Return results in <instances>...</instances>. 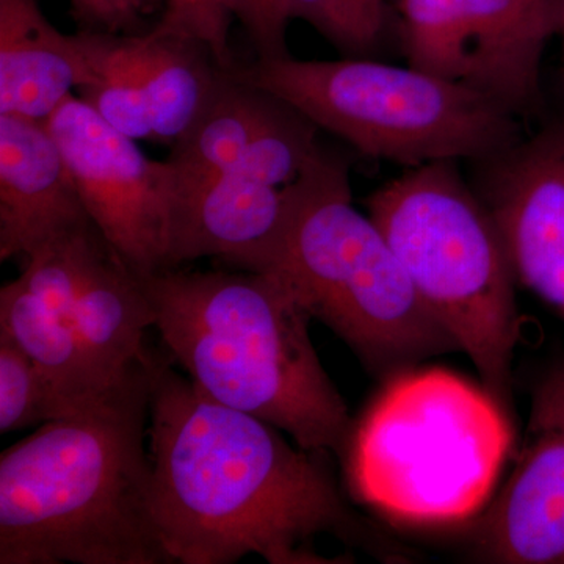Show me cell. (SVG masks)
<instances>
[{"label":"cell","mask_w":564,"mask_h":564,"mask_svg":"<svg viewBox=\"0 0 564 564\" xmlns=\"http://www.w3.org/2000/svg\"><path fill=\"white\" fill-rule=\"evenodd\" d=\"M281 430L215 402L152 351L151 508L170 563H334L314 551L333 534L359 540L328 456Z\"/></svg>","instance_id":"6da1fadb"},{"label":"cell","mask_w":564,"mask_h":564,"mask_svg":"<svg viewBox=\"0 0 564 564\" xmlns=\"http://www.w3.org/2000/svg\"><path fill=\"white\" fill-rule=\"evenodd\" d=\"M152 350L0 455V564H163L151 508Z\"/></svg>","instance_id":"7a4b0ae2"},{"label":"cell","mask_w":564,"mask_h":564,"mask_svg":"<svg viewBox=\"0 0 564 564\" xmlns=\"http://www.w3.org/2000/svg\"><path fill=\"white\" fill-rule=\"evenodd\" d=\"M173 361L215 402L272 423L293 443L343 458L352 421L323 369L311 317L269 273L141 276Z\"/></svg>","instance_id":"3957f363"},{"label":"cell","mask_w":564,"mask_h":564,"mask_svg":"<svg viewBox=\"0 0 564 564\" xmlns=\"http://www.w3.org/2000/svg\"><path fill=\"white\" fill-rule=\"evenodd\" d=\"M258 273L281 281L381 380L459 350L423 306L380 226L352 206L347 166L333 155L293 184L291 217Z\"/></svg>","instance_id":"277c9868"},{"label":"cell","mask_w":564,"mask_h":564,"mask_svg":"<svg viewBox=\"0 0 564 564\" xmlns=\"http://www.w3.org/2000/svg\"><path fill=\"white\" fill-rule=\"evenodd\" d=\"M386 383L340 458L352 496L408 524L480 514L513 443L510 415L447 370H408Z\"/></svg>","instance_id":"5b68a950"},{"label":"cell","mask_w":564,"mask_h":564,"mask_svg":"<svg viewBox=\"0 0 564 564\" xmlns=\"http://www.w3.org/2000/svg\"><path fill=\"white\" fill-rule=\"evenodd\" d=\"M415 293L466 352L484 389L513 413V359L521 339L516 278L480 193L456 162L406 169L367 199Z\"/></svg>","instance_id":"8992f818"},{"label":"cell","mask_w":564,"mask_h":564,"mask_svg":"<svg viewBox=\"0 0 564 564\" xmlns=\"http://www.w3.org/2000/svg\"><path fill=\"white\" fill-rule=\"evenodd\" d=\"M229 73L272 93L367 158L406 169L463 159L486 162L522 140L513 111L410 63L285 55L258 58Z\"/></svg>","instance_id":"52a82bcc"},{"label":"cell","mask_w":564,"mask_h":564,"mask_svg":"<svg viewBox=\"0 0 564 564\" xmlns=\"http://www.w3.org/2000/svg\"><path fill=\"white\" fill-rule=\"evenodd\" d=\"M562 0H399L408 63L514 115L540 106L541 61Z\"/></svg>","instance_id":"ba28073f"},{"label":"cell","mask_w":564,"mask_h":564,"mask_svg":"<svg viewBox=\"0 0 564 564\" xmlns=\"http://www.w3.org/2000/svg\"><path fill=\"white\" fill-rule=\"evenodd\" d=\"M91 221L140 274L166 270L170 220L180 188L172 162L148 159L135 140L69 95L46 120Z\"/></svg>","instance_id":"9c48e42d"},{"label":"cell","mask_w":564,"mask_h":564,"mask_svg":"<svg viewBox=\"0 0 564 564\" xmlns=\"http://www.w3.org/2000/svg\"><path fill=\"white\" fill-rule=\"evenodd\" d=\"M474 533L485 562L564 564V358L534 386L513 473Z\"/></svg>","instance_id":"30bf717a"},{"label":"cell","mask_w":564,"mask_h":564,"mask_svg":"<svg viewBox=\"0 0 564 564\" xmlns=\"http://www.w3.org/2000/svg\"><path fill=\"white\" fill-rule=\"evenodd\" d=\"M485 166L491 212L516 282L564 322V126L519 141Z\"/></svg>","instance_id":"8fae6325"},{"label":"cell","mask_w":564,"mask_h":564,"mask_svg":"<svg viewBox=\"0 0 564 564\" xmlns=\"http://www.w3.org/2000/svg\"><path fill=\"white\" fill-rule=\"evenodd\" d=\"M293 184L280 188L234 173L181 182L170 220L166 270L214 258L261 272L280 242Z\"/></svg>","instance_id":"7c38bea8"},{"label":"cell","mask_w":564,"mask_h":564,"mask_svg":"<svg viewBox=\"0 0 564 564\" xmlns=\"http://www.w3.org/2000/svg\"><path fill=\"white\" fill-rule=\"evenodd\" d=\"M91 223L46 121L0 113V261H28Z\"/></svg>","instance_id":"4fadbf2b"},{"label":"cell","mask_w":564,"mask_h":564,"mask_svg":"<svg viewBox=\"0 0 564 564\" xmlns=\"http://www.w3.org/2000/svg\"><path fill=\"white\" fill-rule=\"evenodd\" d=\"M152 326L154 313L140 274L98 231L74 303L73 328L104 389L118 383L148 355L144 337Z\"/></svg>","instance_id":"5bb4252c"},{"label":"cell","mask_w":564,"mask_h":564,"mask_svg":"<svg viewBox=\"0 0 564 564\" xmlns=\"http://www.w3.org/2000/svg\"><path fill=\"white\" fill-rule=\"evenodd\" d=\"M87 82L77 33L57 31L36 0H0V113L46 121Z\"/></svg>","instance_id":"9a60e30c"},{"label":"cell","mask_w":564,"mask_h":564,"mask_svg":"<svg viewBox=\"0 0 564 564\" xmlns=\"http://www.w3.org/2000/svg\"><path fill=\"white\" fill-rule=\"evenodd\" d=\"M291 110L272 93L225 70L199 117L174 141L169 161L176 166L181 182L229 172L252 141Z\"/></svg>","instance_id":"2e32d148"},{"label":"cell","mask_w":564,"mask_h":564,"mask_svg":"<svg viewBox=\"0 0 564 564\" xmlns=\"http://www.w3.org/2000/svg\"><path fill=\"white\" fill-rule=\"evenodd\" d=\"M137 54L154 139L174 143L199 117L225 70L202 41L159 28L137 35Z\"/></svg>","instance_id":"e0dca14e"},{"label":"cell","mask_w":564,"mask_h":564,"mask_svg":"<svg viewBox=\"0 0 564 564\" xmlns=\"http://www.w3.org/2000/svg\"><path fill=\"white\" fill-rule=\"evenodd\" d=\"M0 334L39 366L69 414L109 391L91 372L73 321L52 311L18 278L0 289Z\"/></svg>","instance_id":"ac0fdd59"},{"label":"cell","mask_w":564,"mask_h":564,"mask_svg":"<svg viewBox=\"0 0 564 564\" xmlns=\"http://www.w3.org/2000/svg\"><path fill=\"white\" fill-rule=\"evenodd\" d=\"M77 35L88 65V82L79 88V98L131 139H154L137 35L91 31H79Z\"/></svg>","instance_id":"d6986e66"},{"label":"cell","mask_w":564,"mask_h":564,"mask_svg":"<svg viewBox=\"0 0 564 564\" xmlns=\"http://www.w3.org/2000/svg\"><path fill=\"white\" fill-rule=\"evenodd\" d=\"M285 18L313 25L347 57H367L388 31L386 0H281Z\"/></svg>","instance_id":"ffe728a7"},{"label":"cell","mask_w":564,"mask_h":564,"mask_svg":"<svg viewBox=\"0 0 564 564\" xmlns=\"http://www.w3.org/2000/svg\"><path fill=\"white\" fill-rule=\"evenodd\" d=\"M39 366L0 334V433H13L68 415Z\"/></svg>","instance_id":"44dd1931"},{"label":"cell","mask_w":564,"mask_h":564,"mask_svg":"<svg viewBox=\"0 0 564 564\" xmlns=\"http://www.w3.org/2000/svg\"><path fill=\"white\" fill-rule=\"evenodd\" d=\"M231 20L221 0H166L162 20L155 28L202 41L220 68L229 73L236 68L229 47Z\"/></svg>","instance_id":"7402d4cb"},{"label":"cell","mask_w":564,"mask_h":564,"mask_svg":"<svg viewBox=\"0 0 564 564\" xmlns=\"http://www.w3.org/2000/svg\"><path fill=\"white\" fill-rule=\"evenodd\" d=\"M232 18L240 21L258 51V58L289 54L285 43L289 21L281 0H221Z\"/></svg>","instance_id":"603a6c76"},{"label":"cell","mask_w":564,"mask_h":564,"mask_svg":"<svg viewBox=\"0 0 564 564\" xmlns=\"http://www.w3.org/2000/svg\"><path fill=\"white\" fill-rule=\"evenodd\" d=\"M152 0H69L80 31L126 33L151 9Z\"/></svg>","instance_id":"cb8c5ba5"},{"label":"cell","mask_w":564,"mask_h":564,"mask_svg":"<svg viewBox=\"0 0 564 564\" xmlns=\"http://www.w3.org/2000/svg\"><path fill=\"white\" fill-rule=\"evenodd\" d=\"M558 33H562L563 44H564V6H563V11H562V20H560Z\"/></svg>","instance_id":"d4e9b609"},{"label":"cell","mask_w":564,"mask_h":564,"mask_svg":"<svg viewBox=\"0 0 564 564\" xmlns=\"http://www.w3.org/2000/svg\"><path fill=\"white\" fill-rule=\"evenodd\" d=\"M562 2H564V0H562Z\"/></svg>","instance_id":"484cf974"}]
</instances>
